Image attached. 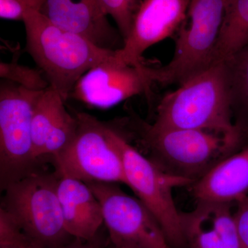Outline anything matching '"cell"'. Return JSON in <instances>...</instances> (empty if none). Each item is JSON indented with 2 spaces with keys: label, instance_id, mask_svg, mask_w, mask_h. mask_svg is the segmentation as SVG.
<instances>
[{
  "label": "cell",
  "instance_id": "obj_16",
  "mask_svg": "<svg viewBox=\"0 0 248 248\" xmlns=\"http://www.w3.org/2000/svg\"><path fill=\"white\" fill-rule=\"evenodd\" d=\"M197 200L232 203L248 195V141L192 184Z\"/></svg>",
  "mask_w": 248,
  "mask_h": 248
},
{
  "label": "cell",
  "instance_id": "obj_21",
  "mask_svg": "<svg viewBox=\"0 0 248 248\" xmlns=\"http://www.w3.org/2000/svg\"><path fill=\"white\" fill-rule=\"evenodd\" d=\"M46 0H0V17L22 21L31 11L40 12Z\"/></svg>",
  "mask_w": 248,
  "mask_h": 248
},
{
  "label": "cell",
  "instance_id": "obj_6",
  "mask_svg": "<svg viewBox=\"0 0 248 248\" xmlns=\"http://www.w3.org/2000/svg\"><path fill=\"white\" fill-rule=\"evenodd\" d=\"M76 117L78 125L74 138L53 158L57 175L86 184H126L123 157L112 127L85 112Z\"/></svg>",
  "mask_w": 248,
  "mask_h": 248
},
{
  "label": "cell",
  "instance_id": "obj_1",
  "mask_svg": "<svg viewBox=\"0 0 248 248\" xmlns=\"http://www.w3.org/2000/svg\"><path fill=\"white\" fill-rule=\"evenodd\" d=\"M153 124L160 128L209 130L248 140L233 120L225 61L212 65L164 95Z\"/></svg>",
  "mask_w": 248,
  "mask_h": 248
},
{
  "label": "cell",
  "instance_id": "obj_11",
  "mask_svg": "<svg viewBox=\"0 0 248 248\" xmlns=\"http://www.w3.org/2000/svg\"><path fill=\"white\" fill-rule=\"evenodd\" d=\"M190 0H143L130 33L113 60L123 66L143 64L146 50L179 31L187 17Z\"/></svg>",
  "mask_w": 248,
  "mask_h": 248
},
{
  "label": "cell",
  "instance_id": "obj_23",
  "mask_svg": "<svg viewBox=\"0 0 248 248\" xmlns=\"http://www.w3.org/2000/svg\"><path fill=\"white\" fill-rule=\"evenodd\" d=\"M0 248H41L32 242L29 238H23L14 242L0 245Z\"/></svg>",
  "mask_w": 248,
  "mask_h": 248
},
{
  "label": "cell",
  "instance_id": "obj_5",
  "mask_svg": "<svg viewBox=\"0 0 248 248\" xmlns=\"http://www.w3.org/2000/svg\"><path fill=\"white\" fill-rule=\"evenodd\" d=\"M228 0H190L172 59L153 67L155 84L181 86L213 63Z\"/></svg>",
  "mask_w": 248,
  "mask_h": 248
},
{
  "label": "cell",
  "instance_id": "obj_24",
  "mask_svg": "<svg viewBox=\"0 0 248 248\" xmlns=\"http://www.w3.org/2000/svg\"><path fill=\"white\" fill-rule=\"evenodd\" d=\"M93 241H87L86 244H76L75 245H70V246H65L62 248H99L96 245L93 244Z\"/></svg>",
  "mask_w": 248,
  "mask_h": 248
},
{
  "label": "cell",
  "instance_id": "obj_2",
  "mask_svg": "<svg viewBox=\"0 0 248 248\" xmlns=\"http://www.w3.org/2000/svg\"><path fill=\"white\" fill-rule=\"evenodd\" d=\"M23 22L26 50L65 101L81 77L115 55L114 50L55 25L38 11L28 13Z\"/></svg>",
  "mask_w": 248,
  "mask_h": 248
},
{
  "label": "cell",
  "instance_id": "obj_9",
  "mask_svg": "<svg viewBox=\"0 0 248 248\" xmlns=\"http://www.w3.org/2000/svg\"><path fill=\"white\" fill-rule=\"evenodd\" d=\"M102 205L104 223L115 248H172L153 213L117 184H87Z\"/></svg>",
  "mask_w": 248,
  "mask_h": 248
},
{
  "label": "cell",
  "instance_id": "obj_17",
  "mask_svg": "<svg viewBox=\"0 0 248 248\" xmlns=\"http://www.w3.org/2000/svg\"><path fill=\"white\" fill-rule=\"evenodd\" d=\"M248 43V0H228L213 64L226 61Z\"/></svg>",
  "mask_w": 248,
  "mask_h": 248
},
{
  "label": "cell",
  "instance_id": "obj_22",
  "mask_svg": "<svg viewBox=\"0 0 248 248\" xmlns=\"http://www.w3.org/2000/svg\"><path fill=\"white\" fill-rule=\"evenodd\" d=\"M236 203L237 208L234 218L240 248H248V195Z\"/></svg>",
  "mask_w": 248,
  "mask_h": 248
},
{
  "label": "cell",
  "instance_id": "obj_3",
  "mask_svg": "<svg viewBox=\"0 0 248 248\" xmlns=\"http://www.w3.org/2000/svg\"><path fill=\"white\" fill-rule=\"evenodd\" d=\"M133 124L155 164L193 184L248 141L209 130L160 128L135 118Z\"/></svg>",
  "mask_w": 248,
  "mask_h": 248
},
{
  "label": "cell",
  "instance_id": "obj_12",
  "mask_svg": "<svg viewBox=\"0 0 248 248\" xmlns=\"http://www.w3.org/2000/svg\"><path fill=\"white\" fill-rule=\"evenodd\" d=\"M50 22L107 50H120L124 40L111 25L99 0H46L40 11Z\"/></svg>",
  "mask_w": 248,
  "mask_h": 248
},
{
  "label": "cell",
  "instance_id": "obj_10",
  "mask_svg": "<svg viewBox=\"0 0 248 248\" xmlns=\"http://www.w3.org/2000/svg\"><path fill=\"white\" fill-rule=\"evenodd\" d=\"M113 56L81 77L70 97L90 107L107 109L135 96L149 95L156 84L153 67L143 63L123 66L116 63Z\"/></svg>",
  "mask_w": 248,
  "mask_h": 248
},
{
  "label": "cell",
  "instance_id": "obj_18",
  "mask_svg": "<svg viewBox=\"0 0 248 248\" xmlns=\"http://www.w3.org/2000/svg\"><path fill=\"white\" fill-rule=\"evenodd\" d=\"M225 62L234 125L248 138V43Z\"/></svg>",
  "mask_w": 248,
  "mask_h": 248
},
{
  "label": "cell",
  "instance_id": "obj_14",
  "mask_svg": "<svg viewBox=\"0 0 248 248\" xmlns=\"http://www.w3.org/2000/svg\"><path fill=\"white\" fill-rule=\"evenodd\" d=\"M231 204L197 200L192 211L181 212L187 246L190 248H240Z\"/></svg>",
  "mask_w": 248,
  "mask_h": 248
},
{
  "label": "cell",
  "instance_id": "obj_8",
  "mask_svg": "<svg viewBox=\"0 0 248 248\" xmlns=\"http://www.w3.org/2000/svg\"><path fill=\"white\" fill-rule=\"evenodd\" d=\"M43 91L1 81L0 177L3 188L34 172L38 162L32 145V122L34 108Z\"/></svg>",
  "mask_w": 248,
  "mask_h": 248
},
{
  "label": "cell",
  "instance_id": "obj_15",
  "mask_svg": "<svg viewBox=\"0 0 248 248\" xmlns=\"http://www.w3.org/2000/svg\"><path fill=\"white\" fill-rule=\"evenodd\" d=\"M58 193L65 227L72 237L93 241L104 223L102 205L86 183L59 177Z\"/></svg>",
  "mask_w": 248,
  "mask_h": 248
},
{
  "label": "cell",
  "instance_id": "obj_20",
  "mask_svg": "<svg viewBox=\"0 0 248 248\" xmlns=\"http://www.w3.org/2000/svg\"><path fill=\"white\" fill-rule=\"evenodd\" d=\"M143 0H99L103 10L117 24L124 41L130 33L133 18Z\"/></svg>",
  "mask_w": 248,
  "mask_h": 248
},
{
  "label": "cell",
  "instance_id": "obj_25",
  "mask_svg": "<svg viewBox=\"0 0 248 248\" xmlns=\"http://www.w3.org/2000/svg\"></svg>",
  "mask_w": 248,
  "mask_h": 248
},
{
  "label": "cell",
  "instance_id": "obj_4",
  "mask_svg": "<svg viewBox=\"0 0 248 248\" xmlns=\"http://www.w3.org/2000/svg\"><path fill=\"white\" fill-rule=\"evenodd\" d=\"M58 179L56 173L34 171L4 188L1 208L41 248H62L72 237L62 216Z\"/></svg>",
  "mask_w": 248,
  "mask_h": 248
},
{
  "label": "cell",
  "instance_id": "obj_19",
  "mask_svg": "<svg viewBox=\"0 0 248 248\" xmlns=\"http://www.w3.org/2000/svg\"><path fill=\"white\" fill-rule=\"evenodd\" d=\"M0 77L3 80L15 83L31 91H43L50 86V83L40 68L19 64L16 60L1 62Z\"/></svg>",
  "mask_w": 248,
  "mask_h": 248
},
{
  "label": "cell",
  "instance_id": "obj_7",
  "mask_svg": "<svg viewBox=\"0 0 248 248\" xmlns=\"http://www.w3.org/2000/svg\"><path fill=\"white\" fill-rule=\"evenodd\" d=\"M112 135L123 157L126 185L159 222L170 246L185 248L187 246L183 232L181 212L176 207L172 191L193 183L161 169L113 128Z\"/></svg>",
  "mask_w": 248,
  "mask_h": 248
},
{
  "label": "cell",
  "instance_id": "obj_13",
  "mask_svg": "<svg viewBox=\"0 0 248 248\" xmlns=\"http://www.w3.org/2000/svg\"><path fill=\"white\" fill-rule=\"evenodd\" d=\"M65 100L51 86L42 93L34 108L32 140L37 161L55 157L72 141L78 121L67 110Z\"/></svg>",
  "mask_w": 248,
  "mask_h": 248
}]
</instances>
